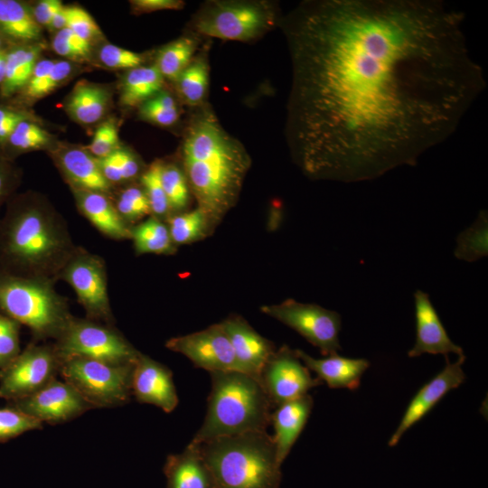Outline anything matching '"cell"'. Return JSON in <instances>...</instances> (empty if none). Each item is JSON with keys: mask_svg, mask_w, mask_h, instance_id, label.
Segmentation results:
<instances>
[{"mask_svg": "<svg viewBox=\"0 0 488 488\" xmlns=\"http://www.w3.org/2000/svg\"><path fill=\"white\" fill-rule=\"evenodd\" d=\"M464 20L436 0H309L282 14L286 136L302 172L371 180L449 137L486 85Z\"/></svg>", "mask_w": 488, "mask_h": 488, "instance_id": "6da1fadb", "label": "cell"}, {"mask_svg": "<svg viewBox=\"0 0 488 488\" xmlns=\"http://www.w3.org/2000/svg\"><path fill=\"white\" fill-rule=\"evenodd\" d=\"M217 488H279L273 436L253 431L198 444Z\"/></svg>", "mask_w": 488, "mask_h": 488, "instance_id": "5b68a950", "label": "cell"}, {"mask_svg": "<svg viewBox=\"0 0 488 488\" xmlns=\"http://www.w3.org/2000/svg\"><path fill=\"white\" fill-rule=\"evenodd\" d=\"M183 99L191 106L201 105L209 83V69L203 57H197L181 72L175 80Z\"/></svg>", "mask_w": 488, "mask_h": 488, "instance_id": "d6a6232c", "label": "cell"}, {"mask_svg": "<svg viewBox=\"0 0 488 488\" xmlns=\"http://www.w3.org/2000/svg\"><path fill=\"white\" fill-rule=\"evenodd\" d=\"M131 389L138 402L154 405L166 413L179 402L171 370L141 352L134 364Z\"/></svg>", "mask_w": 488, "mask_h": 488, "instance_id": "e0dca14e", "label": "cell"}, {"mask_svg": "<svg viewBox=\"0 0 488 488\" xmlns=\"http://www.w3.org/2000/svg\"><path fill=\"white\" fill-rule=\"evenodd\" d=\"M21 324L0 313V371L21 352Z\"/></svg>", "mask_w": 488, "mask_h": 488, "instance_id": "ab89813d", "label": "cell"}, {"mask_svg": "<svg viewBox=\"0 0 488 488\" xmlns=\"http://www.w3.org/2000/svg\"><path fill=\"white\" fill-rule=\"evenodd\" d=\"M55 283L0 268V313L28 327L34 342L57 340L73 315Z\"/></svg>", "mask_w": 488, "mask_h": 488, "instance_id": "8992f818", "label": "cell"}, {"mask_svg": "<svg viewBox=\"0 0 488 488\" xmlns=\"http://www.w3.org/2000/svg\"><path fill=\"white\" fill-rule=\"evenodd\" d=\"M211 389L204 420L191 442L267 431L273 404L256 378L240 371L211 372Z\"/></svg>", "mask_w": 488, "mask_h": 488, "instance_id": "277c9868", "label": "cell"}, {"mask_svg": "<svg viewBox=\"0 0 488 488\" xmlns=\"http://www.w3.org/2000/svg\"><path fill=\"white\" fill-rule=\"evenodd\" d=\"M260 311L297 332L325 356L342 350L339 342L342 320L335 311L291 298L263 305Z\"/></svg>", "mask_w": 488, "mask_h": 488, "instance_id": "8fae6325", "label": "cell"}, {"mask_svg": "<svg viewBox=\"0 0 488 488\" xmlns=\"http://www.w3.org/2000/svg\"><path fill=\"white\" fill-rule=\"evenodd\" d=\"M118 147V134L116 126L107 121L100 125L88 146L89 152L98 159L103 158Z\"/></svg>", "mask_w": 488, "mask_h": 488, "instance_id": "b9f144b4", "label": "cell"}, {"mask_svg": "<svg viewBox=\"0 0 488 488\" xmlns=\"http://www.w3.org/2000/svg\"><path fill=\"white\" fill-rule=\"evenodd\" d=\"M77 246L67 221L32 193L12 196L0 216V268L56 282Z\"/></svg>", "mask_w": 488, "mask_h": 488, "instance_id": "3957f363", "label": "cell"}, {"mask_svg": "<svg viewBox=\"0 0 488 488\" xmlns=\"http://www.w3.org/2000/svg\"><path fill=\"white\" fill-rule=\"evenodd\" d=\"M165 221L175 246L200 240L211 230L207 218L199 208L171 214Z\"/></svg>", "mask_w": 488, "mask_h": 488, "instance_id": "4dcf8cb0", "label": "cell"}, {"mask_svg": "<svg viewBox=\"0 0 488 488\" xmlns=\"http://www.w3.org/2000/svg\"><path fill=\"white\" fill-rule=\"evenodd\" d=\"M100 61L111 69H134L141 66L143 58L139 53L118 47L105 44L99 51Z\"/></svg>", "mask_w": 488, "mask_h": 488, "instance_id": "60d3db41", "label": "cell"}, {"mask_svg": "<svg viewBox=\"0 0 488 488\" xmlns=\"http://www.w3.org/2000/svg\"><path fill=\"white\" fill-rule=\"evenodd\" d=\"M118 164L124 181H129L136 177L140 172V166L136 157L124 149H117Z\"/></svg>", "mask_w": 488, "mask_h": 488, "instance_id": "816d5d0a", "label": "cell"}, {"mask_svg": "<svg viewBox=\"0 0 488 488\" xmlns=\"http://www.w3.org/2000/svg\"><path fill=\"white\" fill-rule=\"evenodd\" d=\"M454 255L466 262H474L488 256V213L481 210L474 223L456 237Z\"/></svg>", "mask_w": 488, "mask_h": 488, "instance_id": "f546056e", "label": "cell"}, {"mask_svg": "<svg viewBox=\"0 0 488 488\" xmlns=\"http://www.w3.org/2000/svg\"><path fill=\"white\" fill-rule=\"evenodd\" d=\"M130 239L137 255H171L176 251L166 223L154 216L132 226Z\"/></svg>", "mask_w": 488, "mask_h": 488, "instance_id": "f1b7e54d", "label": "cell"}, {"mask_svg": "<svg viewBox=\"0 0 488 488\" xmlns=\"http://www.w3.org/2000/svg\"><path fill=\"white\" fill-rule=\"evenodd\" d=\"M114 205L121 218L129 226L151 214L150 204L143 188L129 186L117 196Z\"/></svg>", "mask_w": 488, "mask_h": 488, "instance_id": "8d00e7d4", "label": "cell"}, {"mask_svg": "<svg viewBox=\"0 0 488 488\" xmlns=\"http://www.w3.org/2000/svg\"><path fill=\"white\" fill-rule=\"evenodd\" d=\"M52 47L57 54L69 60L76 61L84 59L89 54V52L66 42L57 34L52 39Z\"/></svg>", "mask_w": 488, "mask_h": 488, "instance_id": "f5cc1de1", "label": "cell"}, {"mask_svg": "<svg viewBox=\"0 0 488 488\" xmlns=\"http://www.w3.org/2000/svg\"><path fill=\"white\" fill-rule=\"evenodd\" d=\"M68 24V7L62 6L52 20L49 27L52 30L60 31L66 28Z\"/></svg>", "mask_w": 488, "mask_h": 488, "instance_id": "db71d44e", "label": "cell"}, {"mask_svg": "<svg viewBox=\"0 0 488 488\" xmlns=\"http://www.w3.org/2000/svg\"><path fill=\"white\" fill-rule=\"evenodd\" d=\"M25 118L27 115L22 110L0 104V149L2 152L16 126Z\"/></svg>", "mask_w": 488, "mask_h": 488, "instance_id": "f6af8a7d", "label": "cell"}, {"mask_svg": "<svg viewBox=\"0 0 488 488\" xmlns=\"http://www.w3.org/2000/svg\"><path fill=\"white\" fill-rule=\"evenodd\" d=\"M42 422L8 405L0 408V442L4 443L18 436L41 429Z\"/></svg>", "mask_w": 488, "mask_h": 488, "instance_id": "74e56055", "label": "cell"}, {"mask_svg": "<svg viewBox=\"0 0 488 488\" xmlns=\"http://www.w3.org/2000/svg\"><path fill=\"white\" fill-rule=\"evenodd\" d=\"M196 41L182 37L164 46L157 54L155 65L164 78L175 80L192 61Z\"/></svg>", "mask_w": 488, "mask_h": 488, "instance_id": "1f68e13d", "label": "cell"}, {"mask_svg": "<svg viewBox=\"0 0 488 488\" xmlns=\"http://www.w3.org/2000/svg\"><path fill=\"white\" fill-rule=\"evenodd\" d=\"M98 160L104 177L110 184L124 181L118 164L117 150Z\"/></svg>", "mask_w": 488, "mask_h": 488, "instance_id": "f907efd6", "label": "cell"}, {"mask_svg": "<svg viewBox=\"0 0 488 488\" xmlns=\"http://www.w3.org/2000/svg\"><path fill=\"white\" fill-rule=\"evenodd\" d=\"M55 61L44 59L38 61L32 76L27 82L26 86L20 91L23 97L28 100H33L36 93L39 90L42 84L51 72Z\"/></svg>", "mask_w": 488, "mask_h": 488, "instance_id": "7dc6e473", "label": "cell"}, {"mask_svg": "<svg viewBox=\"0 0 488 488\" xmlns=\"http://www.w3.org/2000/svg\"><path fill=\"white\" fill-rule=\"evenodd\" d=\"M108 105V94L105 89L82 80L74 87L67 110L76 121L92 124L104 116Z\"/></svg>", "mask_w": 488, "mask_h": 488, "instance_id": "4316f807", "label": "cell"}, {"mask_svg": "<svg viewBox=\"0 0 488 488\" xmlns=\"http://www.w3.org/2000/svg\"><path fill=\"white\" fill-rule=\"evenodd\" d=\"M444 369L423 385L408 405L406 411L389 440V446H396L402 436L422 419L449 391L458 388L465 380L463 364L465 354L455 362L448 358Z\"/></svg>", "mask_w": 488, "mask_h": 488, "instance_id": "2e32d148", "label": "cell"}, {"mask_svg": "<svg viewBox=\"0 0 488 488\" xmlns=\"http://www.w3.org/2000/svg\"><path fill=\"white\" fill-rule=\"evenodd\" d=\"M74 290L86 318L114 325L105 260L82 247L78 248L59 275Z\"/></svg>", "mask_w": 488, "mask_h": 488, "instance_id": "30bf717a", "label": "cell"}, {"mask_svg": "<svg viewBox=\"0 0 488 488\" xmlns=\"http://www.w3.org/2000/svg\"><path fill=\"white\" fill-rule=\"evenodd\" d=\"M314 406L311 395L285 402L272 412L271 424L275 434L277 459L280 465L289 455L293 446L305 427Z\"/></svg>", "mask_w": 488, "mask_h": 488, "instance_id": "44dd1931", "label": "cell"}, {"mask_svg": "<svg viewBox=\"0 0 488 488\" xmlns=\"http://www.w3.org/2000/svg\"><path fill=\"white\" fill-rule=\"evenodd\" d=\"M181 155L190 192L212 230L237 202L251 159L206 107L192 115Z\"/></svg>", "mask_w": 488, "mask_h": 488, "instance_id": "7a4b0ae2", "label": "cell"}, {"mask_svg": "<svg viewBox=\"0 0 488 488\" xmlns=\"http://www.w3.org/2000/svg\"><path fill=\"white\" fill-rule=\"evenodd\" d=\"M160 160L154 161L141 175L143 190L148 199L151 214L162 221L171 215L169 203L162 184Z\"/></svg>", "mask_w": 488, "mask_h": 488, "instance_id": "d590c367", "label": "cell"}, {"mask_svg": "<svg viewBox=\"0 0 488 488\" xmlns=\"http://www.w3.org/2000/svg\"><path fill=\"white\" fill-rule=\"evenodd\" d=\"M295 352L307 369L332 389H358L363 373L370 367V361L364 358H348L336 353L317 359L299 349Z\"/></svg>", "mask_w": 488, "mask_h": 488, "instance_id": "ffe728a7", "label": "cell"}, {"mask_svg": "<svg viewBox=\"0 0 488 488\" xmlns=\"http://www.w3.org/2000/svg\"><path fill=\"white\" fill-rule=\"evenodd\" d=\"M162 184L171 211H183L190 201V188L183 169L174 164H162Z\"/></svg>", "mask_w": 488, "mask_h": 488, "instance_id": "e575fe53", "label": "cell"}, {"mask_svg": "<svg viewBox=\"0 0 488 488\" xmlns=\"http://www.w3.org/2000/svg\"><path fill=\"white\" fill-rule=\"evenodd\" d=\"M165 347L184 355L196 367L210 373L215 371L245 373L220 323L199 332L170 338L165 343Z\"/></svg>", "mask_w": 488, "mask_h": 488, "instance_id": "5bb4252c", "label": "cell"}, {"mask_svg": "<svg viewBox=\"0 0 488 488\" xmlns=\"http://www.w3.org/2000/svg\"><path fill=\"white\" fill-rule=\"evenodd\" d=\"M72 70L71 64L67 61H57L36 93L38 99L52 92L61 82H63Z\"/></svg>", "mask_w": 488, "mask_h": 488, "instance_id": "bcb514c9", "label": "cell"}, {"mask_svg": "<svg viewBox=\"0 0 488 488\" xmlns=\"http://www.w3.org/2000/svg\"><path fill=\"white\" fill-rule=\"evenodd\" d=\"M67 7L69 29L89 43L92 39L101 34L99 25L86 10L79 6Z\"/></svg>", "mask_w": 488, "mask_h": 488, "instance_id": "7bdbcfd3", "label": "cell"}, {"mask_svg": "<svg viewBox=\"0 0 488 488\" xmlns=\"http://www.w3.org/2000/svg\"><path fill=\"white\" fill-rule=\"evenodd\" d=\"M166 488H217L198 444L190 442L180 454L167 456Z\"/></svg>", "mask_w": 488, "mask_h": 488, "instance_id": "7402d4cb", "label": "cell"}, {"mask_svg": "<svg viewBox=\"0 0 488 488\" xmlns=\"http://www.w3.org/2000/svg\"><path fill=\"white\" fill-rule=\"evenodd\" d=\"M48 143L49 134L27 117L22 120L10 135L3 153L12 160L13 155L39 149Z\"/></svg>", "mask_w": 488, "mask_h": 488, "instance_id": "836d02e7", "label": "cell"}, {"mask_svg": "<svg viewBox=\"0 0 488 488\" xmlns=\"http://www.w3.org/2000/svg\"><path fill=\"white\" fill-rule=\"evenodd\" d=\"M5 52V50H4L3 37L0 35V52Z\"/></svg>", "mask_w": 488, "mask_h": 488, "instance_id": "9f6ffc18", "label": "cell"}, {"mask_svg": "<svg viewBox=\"0 0 488 488\" xmlns=\"http://www.w3.org/2000/svg\"><path fill=\"white\" fill-rule=\"evenodd\" d=\"M57 163L74 190L108 193L111 184L104 177L98 158L89 152L67 148L56 155Z\"/></svg>", "mask_w": 488, "mask_h": 488, "instance_id": "cb8c5ba5", "label": "cell"}, {"mask_svg": "<svg viewBox=\"0 0 488 488\" xmlns=\"http://www.w3.org/2000/svg\"><path fill=\"white\" fill-rule=\"evenodd\" d=\"M135 11L153 12L158 10H178L183 7L180 0H135L130 2Z\"/></svg>", "mask_w": 488, "mask_h": 488, "instance_id": "681fc988", "label": "cell"}, {"mask_svg": "<svg viewBox=\"0 0 488 488\" xmlns=\"http://www.w3.org/2000/svg\"><path fill=\"white\" fill-rule=\"evenodd\" d=\"M245 373L260 381V373L275 352L272 342L260 335L239 315H230L220 323Z\"/></svg>", "mask_w": 488, "mask_h": 488, "instance_id": "d6986e66", "label": "cell"}, {"mask_svg": "<svg viewBox=\"0 0 488 488\" xmlns=\"http://www.w3.org/2000/svg\"><path fill=\"white\" fill-rule=\"evenodd\" d=\"M19 174L12 160L0 149V211L2 206L12 197L18 185ZM1 216V215H0Z\"/></svg>", "mask_w": 488, "mask_h": 488, "instance_id": "ee69618b", "label": "cell"}, {"mask_svg": "<svg viewBox=\"0 0 488 488\" xmlns=\"http://www.w3.org/2000/svg\"><path fill=\"white\" fill-rule=\"evenodd\" d=\"M80 213L105 237L122 240L130 239L131 226L118 214L107 193L74 190Z\"/></svg>", "mask_w": 488, "mask_h": 488, "instance_id": "603a6c76", "label": "cell"}, {"mask_svg": "<svg viewBox=\"0 0 488 488\" xmlns=\"http://www.w3.org/2000/svg\"><path fill=\"white\" fill-rule=\"evenodd\" d=\"M62 6L63 5L60 0H42L34 6L32 13L38 24L49 26Z\"/></svg>", "mask_w": 488, "mask_h": 488, "instance_id": "c3c4849f", "label": "cell"}, {"mask_svg": "<svg viewBox=\"0 0 488 488\" xmlns=\"http://www.w3.org/2000/svg\"><path fill=\"white\" fill-rule=\"evenodd\" d=\"M143 118L163 127L174 125L179 118L174 99L165 91H160L140 105Z\"/></svg>", "mask_w": 488, "mask_h": 488, "instance_id": "f35d334b", "label": "cell"}, {"mask_svg": "<svg viewBox=\"0 0 488 488\" xmlns=\"http://www.w3.org/2000/svg\"><path fill=\"white\" fill-rule=\"evenodd\" d=\"M41 34L32 11L16 0H0V35L14 42L37 40Z\"/></svg>", "mask_w": 488, "mask_h": 488, "instance_id": "484cf974", "label": "cell"}, {"mask_svg": "<svg viewBox=\"0 0 488 488\" xmlns=\"http://www.w3.org/2000/svg\"><path fill=\"white\" fill-rule=\"evenodd\" d=\"M260 383L274 407L301 398L322 384L297 357L283 345L270 356L260 373Z\"/></svg>", "mask_w": 488, "mask_h": 488, "instance_id": "4fadbf2b", "label": "cell"}, {"mask_svg": "<svg viewBox=\"0 0 488 488\" xmlns=\"http://www.w3.org/2000/svg\"><path fill=\"white\" fill-rule=\"evenodd\" d=\"M7 404L52 425L69 421L93 408L70 384L57 379L36 392Z\"/></svg>", "mask_w": 488, "mask_h": 488, "instance_id": "9a60e30c", "label": "cell"}, {"mask_svg": "<svg viewBox=\"0 0 488 488\" xmlns=\"http://www.w3.org/2000/svg\"><path fill=\"white\" fill-rule=\"evenodd\" d=\"M163 82L164 77L155 65L131 69L121 85V103L126 107L141 105L161 91Z\"/></svg>", "mask_w": 488, "mask_h": 488, "instance_id": "83f0119b", "label": "cell"}, {"mask_svg": "<svg viewBox=\"0 0 488 488\" xmlns=\"http://www.w3.org/2000/svg\"><path fill=\"white\" fill-rule=\"evenodd\" d=\"M52 344L61 364L73 357L129 364L140 353L114 325L75 316Z\"/></svg>", "mask_w": 488, "mask_h": 488, "instance_id": "9c48e42d", "label": "cell"}, {"mask_svg": "<svg viewBox=\"0 0 488 488\" xmlns=\"http://www.w3.org/2000/svg\"><path fill=\"white\" fill-rule=\"evenodd\" d=\"M282 14L267 1H209L194 14L193 31L226 41L250 42L279 24Z\"/></svg>", "mask_w": 488, "mask_h": 488, "instance_id": "52a82bcc", "label": "cell"}, {"mask_svg": "<svg viewBox=\"0 0 488 488\" xmlns=\"http://www.w3.org/2000/svg\"><path fill=\"white\" fill-rule=\"evenodd\" d=\"M40 51L39 45H20L6 51L1 98L9 99L26 86L38 61Z\"/></svg>", "mask_w": 488, "mask_h": 488, "instance_id": "d4e9b609", "label": "cell"}, {"mask_svg": "<svg viewBox=\"0 0 488 488\" xmlns=\"http://www.w3.org/2000/svg\"><path fill=\"white\" fill-rule=\"evenodd\" d=\"M60 370L53 344L33 341L0 371V398L11 402L27 397L56 379Z\"/></svg>", "mask_w": 488, "mask_h": 488, "instance_id": "7c38bea8", "label": "cell"}, {"mask_svg": "<svg viewBox=\"0 0 488 488\" xmlns=\"http://www.w3.org/2000/svg\"><path fill=\"white\" fill-rule=\"evenodd\" d=\"M134 364L73 357L61 362L60 374L93 408H114L127 404L132 396Z\"/></svg>", "mask_w": 488, "mask_h": 488, "instance_id": "ba28073f", "label": "cell"}, {"mask_svg": "<svg viewBox=\"0 0 488 488\" xmlns=\"http://www.w3.org/2000/svg\"><path fill=\"white\" fill-rule=\"evenodd\" d=\"M416 317V342L408 351V357H418L424 353H449L464 355L463 349L449 337L427 293L417 290L414 293Z\"/></svg>", "mask_w": 488, "mask_h": 488, "instance_id": "ac0fdd59", "label": "cell"}, {"mask_svg": "<svg viewBox=\"0 0 488 488\" xmlns=\"http://www.w3.org/2000/svg\"><path fill=\"white\" fill-rule=\"evenodd\" d=\"M5 52H0V87L5 79Z\"/></svg>", "mask_w": 488, "mask_h": 488, "instance_id": "11a10c76", "label": "cell"}]
</instances>
